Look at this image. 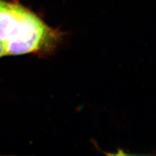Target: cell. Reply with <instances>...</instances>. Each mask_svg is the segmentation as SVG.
<instances>
[{"label": "cell", "mask_w": 156, "mask_h": 156, "mask_svg": "<svg viewBox=\"0 0 156 156\" xmlns=\"http://www.w3.org/2000/svg\"><path fill=\"white\" fill-rule=\"evenodd\" d=\"M57 37L56 32L25 7L0 0V43L7 55L44 50Z\"/></svg>", "instance_id": "cell-1"}, {"label": "cell", "mask_w": 156, "mask_h": 156, "mask_svg": "<svg viewBox=\"0 0 156 156\" xmlns=\"http://www.w3.org/2000/svg\"><path fill=\"white\" fill-rule=\"evenodd\" d=\"M6 55H7V53H6L5 49V48L3 47V46L2 44L0 43V58Z\"/></svg>", "instance_id": "cell-2"}]
</instances>
